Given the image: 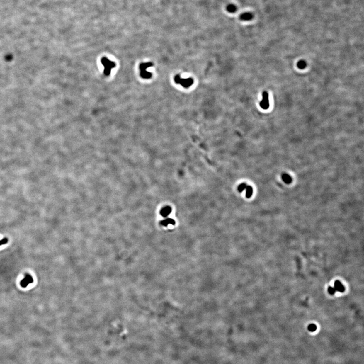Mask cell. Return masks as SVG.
Segmentation results:
<instances>
[{
	"instance_id": "obj_7",
	"label": "cell",
	"mask_w": 364,
	"mask_h": 364,
	"mask_svg": "<svg viewBox=\"0 0 364 364\" xmlns=\"http://www.w3.org/2000/svg\"><path fill=\"white\" fill-rule=\"evenodd\" d=\"M171 208L170 206H166L161 210L160 215L164 217H166L171 213Z\"/></svg>"
},
{
	"instance_id": "obj_2",
	"label": "cell",
	"mask_w": 364,
	"mask_h": 364,
	"mask_svg": "<svg viewBox=\"0 0 364 364\" xmlns=\"http://www.w3.org/2000/svg\"><path fill=\"white\" fill-rule=\"evenodd\" d=\"M153 64L151 62L143 63L140 65V76L145 79H149L152 77V74L150 72H147V68L152 66Z\"/></svg>"
},
{
	"instance_id": "obj_1",
	"label": "cell",
	"mask_w": 364,
	"mask_h": 364,
	"mask_svg": "<svg viewBox=\"0 0 364 364\" xmlns=\"http://www.w3.org/2000/svg\"><path fill=\"white\" fill-rule=\"evenodd\" d=\"M101 63L104 67V74L105 76H108L110 74L112 68L115 67V63L114 62L109 60L106 57H103L101 59Z\"/></svg>"
},
{
	"instance_id": "obj_8",
	"label": "cell",
	"mask_w": 364,
	"mask_h": 364,
	"mask_svg": "<svg viewBox=\"0 0 364 364\" xmlns=\"http://www.w3.org/2000/svg\"><path fill=\"white\" fill-rule=\"evenodd\" d=\"M161 224L163 225L164 226H167V225L169 224H175V221L173 219H171V218H167V219H165L163 221L161 222Z\"/></svg>"
},
{
	"instance_id": "obj_9",
	"label": "cell",
	"mask_w": 364,
	"mask_h": 364,
	"mask_svg": "<svg viewBox=\"0 0 364 364\" xmlns=\"http://www.w3.org/2000/svg\"><path fill=\"white\" fill-rule=\"evenodd\" d=\"M282 178L283 181L286 184H290L292 182L291 177L287 174H284L282 176Z\"/></svg>"
},
{
	"instance_id": "obj_14",
	"label": "cell",
	"mask_w": 364,
	"mask_h": 364,
	"mask_svg": "<svg viewBox=\"0 0 364 364\" xmlns=\"http://www.w3.org/2000/svg\"><path fill=\"white\" fill-rule=\"evenodd\" d=\"M246 184H245V183H242V184H240V185H239V187L238 188V190L239 192H242L243 191H244V190L246 189Z\"/></svg>"
},
{
	"instance_id": "obj_6",
	"label": "cell",
	"mask_w": 364,
	"mask_h": 364,
	"mask_svg": "<svg viewBox=\"0 0 364 364\" xmlns=\"http://www.w3.org/2000/svg\"><path fill=\"white\" fill-rule=\"evenodd\" d=\"M334 288L336 291H339L340 292H343L345 291V287L342 285V283L338 280L335 282Z\"/></svg>"
},
{
	"instance_id": "obj_5",
	"label": "cell",
	"mask_w": 364,
	"mask_h": 364,
	"mask_svg": "<svg viewBox=\"0 0 364 364\" xmlns=\"http://www.w3.org/2000/svg\"><path fill=\"white\" fill-rule=\"evenodd\" d=\"M33 278L29 274H26L25 277L20 282V285L23 288H26L28 285L33 283Z\"/></svg>"
},
{
	"instance_id": "obj_12",
	"label": "cell",
	"mask_w": 364,
	"mask_h": 364,
	"mask_svg": "<svg viewBox=\"0 0 364 364\" xmlns=\"http://www.w3.org/2000/svg\"><path fill=\"white\" fill-rule=\"evenodd\" d=\"M227 9L228 10V12H229L230 13H234V12H235L237 10V7L234 5L230 4V5H229L227 6Z\"/></svg>"
},
{
	"instance_id": "obj_4",
	"label": "cell",
	"mask_w": 364,
	"mask_h": 364,
	"mask_svg": "<svg viewBox=\"0 0 364 364\" xmlns=\"http://www.w3.org/2000/svg\"><path fill=\"white\" fill-rule=\"evenodd\" d=\"M260 106L263 109H267L269 107L268 96V93L264 92L263 93V100L259 103Z\"/></svg>"
},
{
	"instance_id": "obj_11",
	"label": "cell",
	"mask_w": 364,
	"mask_h": 364,
	"mask_svg": "<svg viewBox=\"0 0 364 364\" xmlns=\"http://www.w3.org/2000/svg\"><path fill=\"white\" fill-rule=\"evenodd\" d=\"M245 190H246V197L248 198L251 197L252 193H253V189H252V187L250 186H247Z\"/></svg>"
},
{
	"instance_id": "obj_17",
	"label": "cell",
	"mask_w": 364,
	"mask_h": 364,
	"mask_svg": "<svg viewBox=\"0 0 364 364\" xmlns=\"http://www.w3.org/2000/svg\"><path fill=\"white\" fill-rule=\"evenodd\" d=\"M8 242V239L7 238H5L3 239L0 240V246H1L2 245L5 244Z\"/></svg>"
},
{
	"instance_id": "obj_15",
	"label": "cell",
	"mask_w": 364,
	"mask_h": 364,
	"mask_svg": "<svg viewBox=\"0 0 364 364\" xmlns=\"http://www.w3.org/2000/svg\"><path fill=\"white\" fill-rule=\"evenodd\" d=\"M308 330L311 332H314L317 330V326L316 325H314V324H310L308 326Z\"/></svg>"
},
{
	"instance_id": "obj_13",
	"label": "cell",
	"mask_w": 364,
	"mask_h": 364,
	"mask_svg": "<svg viewBox=\"0 0 364 364\" xmlns=\"http://www.w3.org/2000/svg\"><path fill=\"white\" fill-rule=\"evenodd\" d=\"M307 66V64L305 61L300 60L297 63V66L300 69H303Z\"/></svg>"
},
{
	"instance_id": "obj_3",
	"label": "cell",
	"mask_w": 364,
	"mask_h": 364,
	"mask_svg": "<svg viewBox=\"0 0 364 364\" xmlns=\"http://www.w3.org/2000/svg\"><path fill=\"white\" fill-rule=\"evenodd\" d=\"M175 83L177 84H180L183 87L188 88L191 86L194 83V81L192 78L187 79H183L181 77L180 75H177L174 78Z\"/></svg>"
},
{
	"instance_id": "obj_10",
	"label": "cell",
	"mask_w": 364,
	"mask_h": 364,
	"mask_svg": "<svg viewBox=\"0 0 364 364\" xmlns=\"http://www.w3.org/2000/svg\"><path fill=\"white\" fill-rule=\"evenodd\" d=\"M240 19L242 20H249L252 18V15L249 13H244L241 14Z\"/></svg>"
},
{
	"instance_id": "obj_16",
	"label": "cell",
	"mask_w": 364,
	"mask_h": 364,
	"mask_svg": "<svg viewBox=\"0 0 364 364\" xmlns=\"http://www.w3.org/2000/svg\"><path fill=\"white\" fill-rule=\"evenodd\" d=\"M328 292H329L330 294H331V295H333V294H334L335 293L336 290H335V289L334 287H331V286H329V287H328Z\"/></svg>"
}]
</instances>
